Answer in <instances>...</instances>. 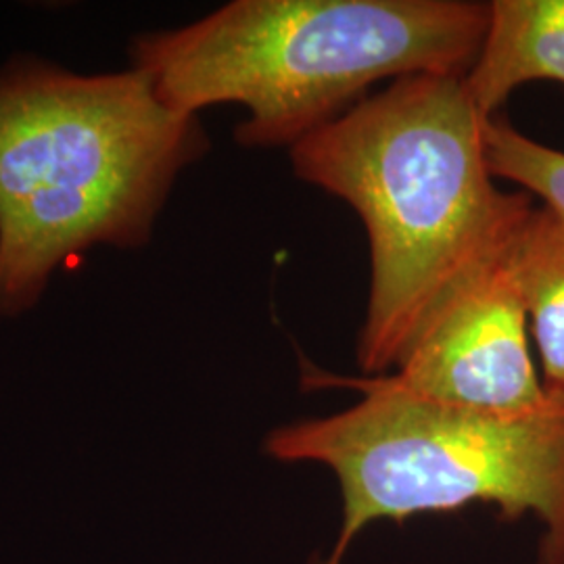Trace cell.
I'll return each mask as SVG.
<instances>
[{
  "label": "cell",
  "instance_id": "1",
  "mask_svg": "<svg viewBox=\"0 0 564 564\" xmlns=\"http://www.w3.org/2000/svg\"><path fill=\"white\" fill-rule=\"evenodd\" d=\"M485 120L463 78L419 74L391 82L289 149L300 181L362 218L370 293L358 364L370 377L395 370L533 209L527 193L496 186Z\"/></svg>",
  "mask_w": 564,
  "mask_h": 564
},
{
  "label": "cell",
  "instance_id": "2",
  "mask_svg": "<svg viewBox=\"0 0 564 564\" xmlns=\"http://www.w3.org/2000/svg\"><path fill=\"white\" fill-rule=\"evenodd\" d=\"M209 149L197 116L151 80L36 59L0 72V314L30 310L95 245L139 247L184 167Z\"/></svg>",
  "mask_w": 564,
  "mask_h": 564
},
{
  "label": "cell",
  "instance_id": "3",
  "mask_svg": "<svg viewBox=\"0 0 564 564\" xmlns=\"http://www.w3.org/2000/svg\"><path fill=\"white\" fill-rule=\"evenodd\" d=\"M489 25L470 0H237L132 44L167 107L197 116L220 102L249 113L242 147H293L383 80L464 78Z\"/></svg>",
  "mask_w": 564,
  "mask_h": 564
},
{
  "label": "cell",
  "instance_id": "4",
  "mask_svg": "<svg viewBox=\"0 0 564 564\" xmlns=\"http://www.w3.org/2000/svg\"><path fill=\"white\" fill-rule=\"evenodd\" d=\"M362 400L324 419L274 429L265 452L328 466L341 485L343 524L324 564H341L368 523L496 505L545 524L542 564H564V398L498 414L429 402L383 377L341 379Z\"/></svg>",
  "mask_w": 564,
  "mask_h": 564
},
{
  "label": "cell",
  "instance_id": "5",
  "mask_svg": "<svg viewBox=\"0 0 564 564\" xmlns=\"http://www.w3.org/2000/svg\"><path fill=\"white\" fill-rule=\"evenodd\" d=\"M527 321L502 253L445 303L383 379L429 402L535 412L550 395L531 360Z\"/></svg>",
  "mask_w": 564,
  "mask_h": 564
},
{
  "label": "cell",
  "instance_id": "6",
  "mask_svg": "<svg viewBox=\"0 0 564 564\" xmlns=\"http://www.w3.org/2000/svg\"><path fill=\"white\" fill-rule=\"evenodd\" d=\"M564 82V0H494L464 88L485 118L527 82Z\"/></svg>",
  "mask_w": 564,
  "mask_h": 564
},
{
  "label": "cell",
  "instance_id": "7",
  "mask_svg": "<svg viewBox=\"0 0 564 564\" xmlns=\"http://www.w3.org/2000/svg\"><path fill=\"white\" fill-rule=\"evenodd\" d=\"M505 262L540 347L545 393L564 398V216L533 207L508 242Z\"/></svg>",
  "mask_w": 564,
  "mask_h": 564
},
{
  "label": "cell",
  "instance_id": "8",
  "mask_svg": "<svg viewBox=\"0 0 564 564\" xmlns=\"http://www.w3.org/2000/svg\"><path fill=\"white\" fill-rule=\"evenodd\" d=\"M485 160L494 178L517 182L545 207L564 216V153L519 132L510 121L491 116L484 126Z\"/></svg>",
  "mask_w": 564,
  "mask_h": 564
}]
</instances>
